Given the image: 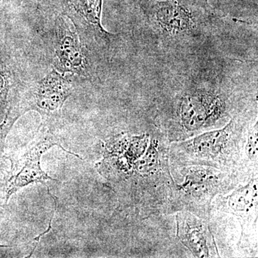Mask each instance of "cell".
Returning a JSON list of instances; mask_svg holds the SVG:
<instances>
[{
	"label": "cell",
	"instance_id": "obj_1",
	"mask_svg": "<svg viewBox=\"0 0 258 258\" xmlns=\"http://www.w3.org/2000/svg\"><path fill=\"white\" fill-rule=\"evenodd\" d=\"M59 146L66 152L74 156H79L68 152L60 145L58 139L49 131H41L30 145L25 148L14 158H11L12 168L6 184V199L16 192L23 186L34 182L45 184L47 180H54L40 167V158L44 152L53 146Z\"/></svg>",
	"mask_w": 258,
	"mask_h": 258
},
{
	"label": "cell",
	"instance_id": "obj_2",
	"mask_svg": "<svg viewBox=\"0 0 258 258\" xmlns=\"http://www.w3.org/2000/svg\"><path fill=\"white\" fill-rule=\"evenodd\" d=\"M54 52L57 69L83 77L90 76L91 66L87 50L83 45L77 29L67 17L55 21Z\"/></svg>",
	"mask_w": 258,
	"mask_h": 258
},
{
	"label": "cell",
	"instance_id": "obj_3",
	"mask_svg": "<svg viewBox=\"0 0 258 258\" xmlns=\"http://www.w3.org/2000/svg\"><path fill=\"white\" fill-rule=\"evenodd\" d=\"M185 179L175 191L184 208L201 212L207 210L212 199L220 192L226 181L221 171L192 166L186 169Z\"/></svg>",
	"mask_w": 258,
	"mask_h": 258
},
{
	"label": "cell",
	"instance_id": "obj_4",
	"mask_svg": "<svg viewBox=\"0 0 258 258\" xmlns=\"http://www.w3.org/2000/svg\"><path fill=\"white\" fill-rule=\"evenodd\" d=\"M233 123L225 128L198 136L191 140L174 144L176 151L194 162L220 164L228 157L233 147Z\"/></svg>",
	"mask_w": 258,
	"mask_h": 258
},
{
	"label": "cell",
	"instance_id": "obj_5",
	"mask_svg": "<svg viewBox=\"0 0 258 258\" xmlns=\"http://www.w3.org/2000/svg\"><path fill=\"white\" fill-rule=\"evenodd\" d=\"M225 110V103L221 97L207 92L193 93L181 100L179 118L187 132H195L217 121Z\"/></svg>",
	"mask_w": 258,
	"mask_h": 258
},
{
	"label": "cell",
	"instance_id": "obj_6",
	"mask_svg": "<svg viewBox=\"0 0 258 258\" xmlns=\"http://www.w3.org/2000/svg\"><path fill=\"white\" fill-rule=\"evenodd\" d=\"M71 93V81L53 70L37 83L30 109L39 112L42 120L47 122L59 116Z\"/></svg>",
	"mask_w": 258,
	"mask_h": 258
},
{
	"label": "cell",
	"instance_id": "obj_7",
	"mask_svg": "<svg viewBox=\"0 0 258 258\" xmlns=\"http://www.w3.org/2000/svg\"><path fill=\"white\" fill-rule=\"evenodd\" d=\"M176 222L177 237L195 257H212L218 255L210 229L203 220L189 212H182L176 215Z\"/></svg>",
	"mask_w": 258,
	"mask_h": 258
},
{
	"label": "cell",
	"instance_id": "obj_8",
	"mask_svg": "<svg viewBox=\"0 0 258 258\" xmlns=\"http://www.w3.org/2000/svg\"><path fill=\"white\" fill-rule=\"evenodd\" d=\"M152 16L164 32L179 35L192 30L195 25L193 12L184 2L161 0L152 7Z\"/></svg>",
	"mask_w": 258,
	"mask_h": 258
},
{
	"label": "cell",
	"instance_id": "obj_9",
	"mask_svg": "<svg viewBox=\"0 0 258 258\" xmlns=\"http://www.w3.org/2000/svg\"><path fill=\"white\" fill-rule=\"evenodd\" d=\"M61 4L64 16L76 29L92 32L103 38L110 35L102 26L103 0H61Z\"/></svg>",
	"mask_w": 258,
	"mask_h": 258
},
{
	"label": "cell",
	"instance_id": "obj_10",
	"mask_svg": "<svg viewBox=\"0 0 258 258\" xmlns=\"http://www.w3.org/2000/svg\"><path fill=\"white\" fill-rule=\"evenodd\" d=\"M20 117V114H14V113H8L5 118L4 121L0 125V150L4 144L5 138L9 133L10 129L13 127L15 122Z\"/></svg>",
	"mask_w": 258,
	"mask_h": 258
},
{
	"label": "cell",
	"instance_id": "obj_11",
	"mask_svg": "<svg viewBox=\"0 0 258 258\" xmlns=\"http://www.w3.org/2000/svg\"><path fill=\"white\" fill-rule=\"evenodd\" d=\"M246 153L249 159L257 161V127H255L251 131L249 134L248 140L246 146Z\"/></svg>",
	"mask_w": 258,
	"mask_h": 258
},
{
	"label": "cell",
	"instance_id": "obj_12",
	"mask_svg": "<svg viewBox=\"0 0 258 258\" xmlns=\"http://www.w3.org/2000/svg\"><path fill=\"white\" fill-rule=\"evenodd\" d=\"M9 76L5 68L0 64V98H6L9 90Z\"/></svg>",
	"mask_w": 258,
	"mask_h": 258
}]
</instances>
